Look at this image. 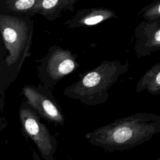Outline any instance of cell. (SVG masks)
<instances>
[{
	"label": "cell",
	"instance_id": "7c38bea8",
	"mask_svg": "<svg viewBox=\"0 0 160 160\" xmlns=\"http://www.w3.org/2000/svg\"><path fill=\"white\" fill-rule=\"evenodd\" d=\"M145 21L160 20V0H154L139 12Z\"/></svg>",
	"mask_w": 160,
	"mask_h": 160
},
{
	"label": "cell",
	"instance_id": "ba28073f",
	"mask_svg": "<svg viewBox=\"0 0 160 160\" xmlns=\"http://www.w3.org/2000/svg\"><path fill=\"white\" fill-rule=\"evenodd\" d=\"M115 11L106 8H89L79 9L64 24L69 28H86L96 26L103 21L117 18Z\"/></svg>",
	"mask_w": 160,
	"mask_h": 160
},
{
	"label": "cell",
	"instance_id": "52a82bcc",
	"mask_svg": "<svg viewBox=\"0 0 160 160\" xmlns=\"http://www.w3.org/2000/svg\"><path fill=\"white\" fill-rule=\"evenodd\" d=\"M132 48L139 58L160 49V20L141 21L134 29Z\"/></svg>",
	"mask_w": 160,
	"mask_h": 160
},
{
	"label": "cell",
	"instance_id": "6da1fadb",
	"mask_svg": "<svg viewBox=\"0 0 160 160\" xmlns=\"http://www.w3.org/2000/svg\"><path fill=\"white\" fill-rule=\"evenodd\" d=\"M160 132V116L137 112L99 127L85 135L92 145L106 151H122L135 148Z\"/></svg>",
	"mask_w": 160,
	"mask_h": 160
},
{
	"label": "cell",
	"instance_id": "30bf717a",
	"mask_svg": "<svg viewBox=\"0 0 160 160\" xmlns=\"http://www.w3.org/2000/svg\"><path fill=\"white\" fill-rule=\"evenodd\" d=\"M135 91L137 93L146 91L154 96L160 94L159 62L154 64L145 72L138 81L135 87Z\"/></svg>",
	"mask_w": 160,
	"mask_h": 160
},
{
	"label": "cell",
	"instance_id": "3957f363",
	"mask_svg": "<svg viewBox=\"0 0 160 160\" xmlns=\"http://www.w3.org/2000/svg\"><path fill=\"white\" fill-rule=\"evenodd\" d=\"M34 31L33 21L30 17L0 15V32L9 54L6 64L16 66L18 71L28 56Z\"/></svg>",
	"mask_w": 160,
	"mask_h": 160
},
{
	"label": "cell",
	"instance_id": "8992f818",
	"mask_svg": "<svg viewBox=\"0 0 160 160\" xmlns=\"http://www.w3.org/2000/svg\"><path fill=\"white\" fill-rule=\"evenodd\" d=\"M22 92L28 104L39 117L54 125L64 126L65 118L51 90L41 84L38 86H25Z\"/></svg>",
	"mask_w": 160,
	"mask_h": 160
},
{
	"label": "cell",
	"instance_id": "8fae6325",
	"mask_svg": "<svg viewBox=\"0 0 160 160\" xmlns=\"http://www.w3.org/2000/svg\"><path fill=\"white\" fill-rule=\"evenodd\" d=\"M37 0H11L6 2L8 8L13 12L32 17L36 15L34 11Z\"/></svg>",
	"mask_w": 160,
	"mask_h": 160
},
{
	"label": "cell",
	"instance_id": "5b68a950",
	"mask_svg": "<svg viewBox=\"0 0 160 160\" xmlns=\"http://www.w3.org/2000/svg\"><path fill=\"white\" fill-rule=\"evenodd\" d=\"M19 115L25 134L36 144L41 158L42 160H56L54 154L57 149L56 139L47 126L41 122L40 117L29 105L28 107H21Z\"/></svg>",
	"mask_w": 160,
	"mask_h": 160
},
{
	"label": "cell",
	"instance_id": "7a4b0ae2",
	"mask_svg": "<svg viewBox=\"0 0 160 160\" xmlns=\"http://www.w3.org/2000/svg\"><path fill=\"white\" fill-rule=\"evenodd\" d=\"M129 66L128 61L122 62L119 60H104L67 86L63 95L88 106L104 104L109 98L108 91L128 71Z\"/></svg>",
	"mask_w": 160,
	"mask_h": 160
},
{
	"label": "cell",
	"instance_id": "5bb4252c",
	"mask_svg": "<svg viewBox=\"0 0 160 160\" xmlns=\"http://www.w3.org/2000/svg\"><path fill=\"white\" fill-rule=\"evenodd\" d=\"M156 160H160V159H159V158H158Z\"/></svg>",
	"mask_w": 160,
	"mask_h": 160
},
{
	"label": "cell",
	"instance_id": "9a60e30c",
	"mask_svg": "<svg viewBox=\"0 0 160 160\" xmlns=\"http://www.w3.org/2000/svg\"><path fill=\"white\" fill-rule=\"evenodd\" d=\"M1 118H0V121H1Z\"/></svg>",
	"mask_w": 160,
	"mask_h": 160
},
{
	"label": "cell",
	"instance_id": "277c9868",
	"mask_svg": "<svg viewBox=\"0 0 160 160\" xmlns=\"http://www.w3.org/2000/svg\"><path fill=\"white\" fill-rule=\"evenodd\" d=\"M77 58L78 55L69 49L57 44L50 46L46 54L38 61V77L41 84L50 90L54 88L59 81L80 66Z\"/></svg>",
	"mask_w": 160,
	"mask_h": 160
},
{
	"label": "cell",
	"instance_id": "4fadbf2b",
	"mask_svg": "<svg viewBox=\"0 0 160 160\" xmlns=\"http://www.w3.org/2000/svg\"><path fill=\"white\" fill-rule=\"evenodd\" d=\"M32 157H33V160H42L39 156V155L35 152V151L32 148Z\"/></svg>",
	"mask_w": 160,
	"mask_h": 160
},
{
	"label": "cell",
	"instance_id": "9c48e42d",
	"mask_svg": "<svg viewBox=\"0 0 160 160\" xmlns=\"http://www.w3.org/2000/svg\"><path fill=\"white\" fill-rule=\"evenodd\" d=\"M77 0H37L34 11L46 20L53 21L63 12L74 11Z\"/></svg>",
	"mask_w": 160,
	"mask_h": 160
}]
</instances>
